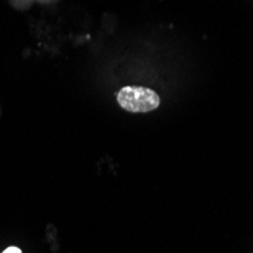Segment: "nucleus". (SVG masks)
Instances as JSON below:
<instances>
[{
	"label": "nucleus",
	"instance_id": "1",
	"mask_svg": "<svg viewBox=\"0 0 253 253\" xmlns=\"http://www.w3.org/2000/svg\"><path fill=\"white\" fill-rule=\"evenodd\" d=\"M119 105L129 112H150L161 103L156 91L144 86H125L117 94Z\"/></svg>",
	"mask_w": 253,
	"mask_h": 253
},
{
	"label": "nucleus",
	"instance_id": "3",
	"mask_svg": "<svg viewBox=\"0 0 253 253\" xmlns=\"http://www.w3.org/2000/svg\"><path fill=\"white\" fill-rule=\"evenodd\" d=\"M41 2H49V0H41Z\"/></svg>",
	"mask_w": 253,
	"mask_h": 253
},
{
	"label": "nucleus",
	"instance_id": "2",
	"mask_svg": "<svg viewBox=\"0 0 253 253\" xmlns=\"http://www.w3.org/2000/svg\"><path fill=\"white\" fill-rule=\"evenodd\" d=\"M3 253H21V250L18 247H8Z\"/></svg>",
	"mask_w": 253,
	"mask_h": 253
}]
</instances>
